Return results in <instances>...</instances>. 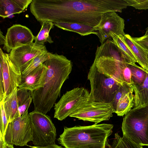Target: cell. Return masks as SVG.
Instances as JSON below:
<instances>
[{
    "label": "cell",
    "mask_w": 148,
    "mask_h": 148,
    "mask_svg": "<svg viewBox=\"0 0 148 148\" xmlns=\"http://www.w3.org/2000/svg\"><path fill=\"white\" fill-rule=\"evenodd\" d=\"M35 37L26 26L14 25L8 29L3 49L8 53H10L14 49L33 42Z\"/></svg>",
    "instance_id": "13"
},
{
    "label": "cell",
    "mask_w": 148,
    "mask_h": 148,
    "mask_svg": "<svg viewBox=\"0 0 148 148\" xmlns=\"http://www.w3.org/2000/svg\"><path fill=\"white\" fill-rule=\"evenodd\" d=\"M128 5L138 10L148 9V0H125Z\"/></svg>",
    "instance_id": "30"
},
{
    "label": "cell",
    "mask_w": 148,
    "mask_h": 148,
    "mask_svg": "<svg viewBox=\"0 0 148 148\" xmlns=\"http://www.w3.org/2000/svg\"><path fill=\"white\" fill-rule=\"evenodd\" d=\"M128 67L131 73V80L133 84L140 85L144 81L146 77V73L141 67L136 64H129Z\"/></svg>",
    "instance_id": "27"
},
{
    "label": "cell",
    "mask_w": 148,
    "mask_h": 148,
    "mask_svg": "<svg viewBox=\"0 0 148 148\" xmlns=\"http://www.w3.org/2000/svg\"><path fill=\"white\" fill-rule=\"evenodd\" d=\"M114 43L117 47L123 58L129 64H134L138 62L131 51L125 42L123 36H117L113 33L110 34Z\"/></svg>",
    "instance_id": "20"
},
{
    "label": "cell",
    "mask_w": 148,
    "mask_h": 148,
    "mask_svg": "<svg viewBox=\"0 0 148 148\" xmlns=\"http://www.w3.org/2000/svg\"><path fill=\"white\" fill-rule=\"evenodd\" d=\"M17 96L19 116H21L28 109L32 101V92L17 88Z\"/></svg>",
    "instance_id": "23"
},
{
    "label": "cell",
    "mask_w": 148,
    "mask_h": 148,
    "mask_svg": "<svg viewBox=\"0 0 148 148\" xmlns=\"http://www.w3.org/2000/svg\"><path fill=\"white\" fill-rule=\"evenodd\" d=\"M45 68L36 89L32 92L34 110L46 114L50 111L72 69L71 61L62 55L48 52Z\"/></svg>",
    "instance_id": "2"
},
{
    "label": "cell",
    "mask_w": 148,
    "mask_h": 148,
    "mask_svg": "<svg viewBox=\"0 0 148 148\" xmlns=\"http://www.w3.org/2000/svg\"><path fill=\"white\" fill-rule=\"evenodd\" d=\"M123 40L135 57L137 63L148 73V52L130 35L125 34L123 36Z\"/></svg>",
    "instance_id": "16"
},
{
    "label": "cell",
    "mask_w": 148,
    "mask_h": 148,
    "mask_svg": "<svg viewBox=\"0 0 148 148\" xmlns=\"http://www.w3.org/2000/svg\"><path fill=\"white\" fill-rule=\"evenodd\" d=\"M134 95V107L142 106L148 103V73L143 82L140 85L133 84Z\"/></svg>",
    "instance_id": "21"
},
{
    "label": "cell",
    "mask_w": 148,
    "mask_h": 148,
    "mask_svg": "<svg viewBox=\"0 0 148 148\" xmlns=\"http://www.w3.org/2000/svg\"><path fill=\"white\" fill-rule=\"evenodd\" d=\"M87 77L90 86V98L96 102L111 103L120 86L123 84L99 71L93 63Z\"/></svg>",
    "instance_id": "6"
},
{
    "label": "cell",
    "mask_w": 148,
    "mask_h": 148,
    "mask_svg": "<svg viewBox=\"0 0 148 148\" xmlns=\"http://www.w3.org/2000/svg\"><path fill=\"white\" fill-rule=\"evenodd\" d=\"M121 129L123 136L142 146H148V103L127 113Z\"/></svg>",
    "instance_id": "5"
},
{
    "label": "cell",
    "mask_w": 148,
    "mask_h": 148,
    "mask_svg": "<svg viewBox=\"0 0 148 148\" xmlns=\"http://www.w3.org/2000/svg\"><path fill=\"white\" fill-rule=\"evenodd\" d=\"M128 6L125 0H42L38 3L37 14L41 23L76 22L95 27L103 14L121 12Z\"/></svg>",
    "instance_id": "1"
},
{
    "label": "cell",
    "mask_w": 148,
    "mask_h": 148,
    "mask_svg": "<svg viewBox=\"0 0 148 148\" xmlns=\"http://www.w3.org/2000/svg\"><path fill=\"white\" fill-rule=\"evenodd\" d=\"M0 73L3 79L5 98L20 84L22 73L10 60L9 54L4 53L0 48Z\"/></svg>",
    "instance_id": "12"
},
{
    "label": "cell",
    "mask_w": 148,
    "mask_h": 148,
    "mask_svg": "<svg viewBox=\"0 0 148 148\" xmlns=\"http://www.w3.org/2000/svg\"><path fill=\"white\" fill-rule=\"evenodd\" d=\"M33 0H0V16L3 18L22 12Z\"/></svg>",
    "instance_id": "15"
},
{
    "label": "cell",
    "mask_w": 148,
    "mask_h": 148,
    "mask_svg": "<svg viewBox=\"0 0 148 148\" xmlns=\"http://www.w3.org/2000/svg\"><path fill=\"white\" fill-rule=\"evenodd\" d=\"M5 39V36L3 35V32L0 30V44L4 45Z\"/></svg>",
    "instance_id": "34"
},
{
    "label": "cell",
    "mask_w": 148,
    "mask_h": 148,
    "mask_svg": "<svg viewBox=\"0 0 148 148\" xmlns=\"http://www.w3.org/2000/svg\"><path fill=\"white\" fill-rule=\"evenodd\" d=\"M113 126L104 123L64 127L58 140L65 148H106Z\"/></svg>",
    "instance_id": "3"
},
{
    "label": "cell",
    "mask_w": 148,
    "mask_h": 148,
    "mask_svg": "<svg viewBox=\"0 0 148 148\" xmlns=\"http://www.w3.org/2000/svg\"><path fill=\"white\" fill-rule=\"evenodd\" d=\"M125 21L116 12H110L103 14L99 25L95 27L101 44L106 40L111 39L110 34L124 36Z\"/></svg>",
    "instance_id": "11"
},
{
    "label": "cell",
    "mask_w": 148,
    "mask_h": 148,
    "mask_svg": "<svg viewBox=\"0 0 148 148\" xmlns=\"http://www.w3.org/2000/svg\"><path fill=\"white\" fill-rule=\"evenodd\" d=\"M48 52L40 54L29 61L24 66L22 73V75H26L43 63L47 59Z\"/></svg>",
    "instance_id": "26"
},
{
    "label": "cell",
    "mask_w": 148,
    "mask_h": 148,
    "mask_svg": "<svg viewBox=\"0 0 148 148\" xmlns=\"http://www.w3.org/2000/svg\"><path fill=\"white\" fill-rule=\"evenodd\" d=\"M133 38L148 52V33L145 32V34L141 37Z\"/></svg>",
    "instance_id": "31"
},
{
    "label": "cell",
    "mask_w": 148,
    "mask_h": 148,
    "mask_svg": "<svg viewBox=\"0 0 148 148\" xmlns=\"http://www.w3.org/2000/svg\"><path fill=\"white\" fill-rule=\"evenodd\" d=\"M3 101L4 98L0 101V136L4 138L6 130L9 123L4 109Z\"/></svg>",
    "instance_id": "29"
},
{
    "label": "cell",
    "mask_w": 148,
    "mask_h": 148,
    "mask_svg": "<svg viewBox=\"0 0 148 148\" xmlns=\"http://www.w3.org/2000/svg\"><path fill=\"white\" fill-rule=\"evenodd\" d=\"M114 137L108 148H143V146L136 144L125 137H121L118 133H115Z\"/></svg>",
    "instance_id": "25"
},
{
    "label": "cell",
    "mask_w": 148,
    "mask_h": 148,
    "mask_svg": "<svg viewBox=\"0 0 148 148\" xmlns=\"http://www.w3.org/2000/svg\"><path fill=\"white\" fill-rule=\"evenodd\" d=\"M133 90L132 85L131 84L125 83L120 86L111 103L114 113L116 112L117 105L120 99L126 94Z\"/></svg>",
    "instance_id": "28"
},
{
    "label": "cell",
    "mask_w": 148,
    "mask_h": 148,
    "mask_svg": "<svg viewBox=\"0 0 148 148\" xmlns=\"http://www.w3.org/2000/svg\"><path fill=\"white\" fill-rule=\"evenodd\" d=\"M33 140L35 146H45L55 144L56 127L50 117L34 110L29 113Z\"/></svg>",
    "instance_id": "7"
},
{
    "label": "cell",
    "mask_w": 148,
    "mask_h": 148,
    "mask_svg": "<svg viewBox=\"0 0 148 148\" xmlns=\"http://www.w3.org/2000/svg\"><path fill=\"white\" fill-rule=\"evenodd\" d=\"M90 93L83 87L67 91L54 106V117L62 121L73 113L90 99Z\"/></svg>",
    "instance_id": "8"
},
{
    "label": "cell",
    "mask_w": 148,
    "mask_h": 148,
    "mask_svg": "<svg viewBox=\"0 0 148 148\" xmlns=\"http://www.w3.org/2000/svg\"><path fill=\"white\" fill-rule=\"evenodd\" d=\"M146 30V31L145 32L148 33V27L147 28Z\"/></svg>",
    "instance_id": "36"
},
{
    "label": "cell",
    "mask_w": 148,
    "mask_h": 148,
    "mask_svg": "<svg viewBox=\"0 0 148 148\" xmlns=\"http://www.w3.org/2000/svg\"><path fill=\"white\" fill-rule=\"evenodd\" d=\"M45 45H39L34 42L13 49L9 54V58L21 73L25 65L36 56L47 52Z\"/></svg>",
    "instance_id": "14"
},
{
    "label": "cell",
    "mask_w": 148,
    "mask_h": 148,
    "mask_svg": "<svg viewBox=\"0 0 148 148\" xmlns=\"http://www.w3.org/2000/svg\"><path fill=\"white\" fill-rule=\"evenodd\" d=\"M54 25L63 30L76 33L81 36L97 35L95 27L76 22H54Z\"/></svg>",
    "instance_id": "18"
},
{
    "label": "cell",
    "mask_w": 148,
    "mask_h": 148,
    "mask_svg": "<svg viewBox=\"0 0 148 148\" xmlns=\"http://www.w3.org/2000/svg\"><path fill=\"white\" fill-rule=\"evenodd\" d=\"M7 144L5 139L0 136V148H6Z\"/></svg>",
    "instance_id": "33"
},
{
    "label": "cell",
    "mask_w": 148,
    "mask_h": 148,
    "mask_svg": "<svg viewBox=\"0 0 148 148\" xmlns=\"http://www.w3.org/2000/svg\"><path fill=\"white\" fill-rule=\"evenodd\" d=\"M16 87L13 92L4 98V108L9 123L20 116Z\"/></svg>",
    "instance_id": "19"
},
{
    "label": "cell",
    "mask_w": 148,
    "mask_h": 148,
    "mask_svg": "<svg viewBox=\"0 0 148 148\" xmlns=\"http://www.w3.org/2000/svg\"><path fill=\"white\" fill-rule=\"evenodd\" d=\"M30 148H65L56 144L50 145L45 146H29Z\"/></svg>",
    "instance_id": "32"
},
{
    "label": "cell",
    "mask_w": 148,
    "mask_h": 148,
    "mask_svg": "<svg viewBox=\"0 0 148 148\" xmlns=\"http://www.w3.org/2000/svg\"><path fill=\"white\" fill-rule=\"evenodd\" d=\"M113 110L111 103L96 102L90 98L69 116L97 124L112 117Z\"/></svg>",
    "instance_id": "10"
},
{
    "label": "cell",
    "mask_w": 148,
    "mask_h": 148,
    "mask_svg": "<svg viewBox=\"0 0 148 148\" xmlns=\"http://www.w3.org/2000/svg\"><path fill=\"white\" fill-rule=\"evenodd\" d=\"M6 148H14L13 145L7 144Z\"/></svg>",
    "instance_id": "35"
},
{
    "label": "cell",
    "mask_w": 148,
    "mask_h": 148,
    "mask_svg": "<svg viewBox=\"0 0 148 148\" xmlns=\"http://www.w3.org/2000/svg\"><path fill=\"white\" fill-rule=\"evenodd\" d=\"M54 24L52 22L46 21L42 23V26L40 31L34 38V43L39 45H44L45 42L50 43L53 42L51 37L49 35L50 30L53 27Z\"/></svg>",
    "instance_id": "24"
},
{
    "label": "cell",
    "mask_w": 148,
    "mask_h": 148,
    "mask_svg": "<svg viewBox=\"0 0 148 148\" xmlns=\"http://www.w3.org/2000/svg\"><path fill=\"white\" fill-rule=\"evenodd\" d=\"M134 90L124 95L119 101L115 113L117 116H123L128 113L134 105Z\"/></svg>",
    "instance_id": "22"
},
{
    "label": "cell",
    "mask_w": 148,
    "mask_h": 148,
    "mask_svg": "<svg viewBox=\"0 0 148 148\" xmlns=\"http://www.w3.org/2000/svg\"><path fill=\"white\" fill-rule=\"evenodd\" d=\"M28 109L21 116L8 123L4 137L7 143L20 146H29L27 143L33 140Z\"/></svg>",
    "instance_id": "9"
},
{
    "label": "cell",
    "mask_w": 148,
    "mask_h": 148,
    "mask_svg": "<svg viewBox=\"0 0 148 148\" xmlns=\"http://www.w3.org/2000/svg\"><path fill=\"white\" fill-rule=\"evenodd\" d=\"M45 65L43 63L26 75H22L21 82L18 88L32 92L38 86L44 71Z\"/></svg>",
    "instance_id": "17"
},
{
    "label": "cell",
    "mask_w": 148,
    "mask_h": 148,
    "mask_svg": "<svg viewBox=\"0 0 148 148\" xmlns=\"http://www.w3.org/2000/svg\"><path fill=\"white\" fill-rule=\"evenodd\" d=\"M93 63L99 71L118 83L132 85L129 64L112 39H108L97 47Z\"/></svg>",
    "instance_id": "4"
}]
</instances>
